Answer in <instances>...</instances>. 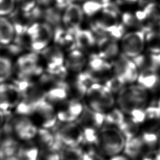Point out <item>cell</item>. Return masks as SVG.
I'll return each instance as SVG.
<instances>
[{
	"instance_id": "obj_1",
	"label": "cell",
	"mask_w": 160,
	"mask_h": 160,
	"mask_svg": "<svg viewBox=\"0 0 160 160\" xmlns=\"http://www.w3.org/2000/svg\"><path fill=\"white\" fill-rule=\"evenodd\" d=\"M151 102V92L137 82L126 85L116 95V106L126 115L145 109Z\"/></svg>"
},
{
	"instance_id": "obj_2",
	"label": "cell",
	"mask_w": 160,
	"mask_h": 160,
	"mask_svg": "<svg viewBox=\"0 0 160 160\" xmlns=\"http://www.w3.org/2000/svg\"><path fill=\"white\" fill-rule=\"evenodd\" d=\"M83 102L88 108L105 114L116 106V95L103 83L94 82L89 86Z\"/></svg>"
},
{
	"instance_id": "obj_3",
	"label": "cell",
	"mask_w": 160,
	"mask_h": 160,
	"mask_svg": "<svg viewBox=\"0 0 160 160\" xmlns=\"http://www.w3.org/2000/svg\"><path fill=\"white\" fill-rule=\"evenodd\" d=\"M126 139L120 130L114 126L104 125L99 131L96 146L107 159L123 152Z\"/></svg>"
},
{
	"instance_id": "obj_4",
	"label": "cell",
	"mask_w": 160,
	"mask_h": 160,
	"mask_svg": "<svg viewBox=\"0 0 160 160\" xmlns=\"http://www.w3.org/2000/svg\"><path fill=\"white\" fill-rule=\"evenodd\" d=\"M54 28L44 21H36L26 31L29 51L39 52L52 43Z\"/></svg>"
},
{
	"instance_id": "obj_5",
	"label": "cell",
	"mask_w": 160,
	"mask_h": 160,
	"mask_svg": "<svg viewBox=\"0 0 160 160\" xmlns=\"http://www.w3.org/2000/svg\"><path fill=\"white\" fill-rule=\"evenodd\" d=\"M7 123L11 133L21 142L34 140L39 128L30 116L14 113L8 115Z\"/></svg>"
},
{
	"instance_id": "obj_6",
	"label": "cell",
	"mask_w": 160,
	"mask_h": 160,
	"mask_svg": "<svg viewBox=\"0 0 160 160\" xmlns=\"http://www.w3.org/2000/svg\"><path fill=\"white\" fill-rule=\"evenodd\" d=\"M121 54L132 59L146 51L145 31L142 29L126 31L119 40Z\"/></svg>"
},
{
	"instance_id": "obj_7",
	"label": "cell",
	"mask_w": 160,
	"mask_h": 160,
	"mask_svg": "<svg viewBox=\"0 0 160 160\" xmlns=\"http://www.w3.org/2000/svg\"><path fill=\"white\" fill-rule=\"evenodd\" d=\"M52 130L62 146H79L83 142L82 129L77 122H59Z\"/></svg>"
},
{
	"instance_id": "obj_8",
	"label": "cell",
	"mask_w": 160,
	"mask_h": 160,
	"mask_svg": "<svg viewBox=\"0 0 160 160\" xmlns=\"http://www.w3.org/2000/svg\"><path fill=\"white\" fill-rule=\"evenodd\" d=\"M29 116L39 128L53 129L59 122L55 106L46 99L37 104Z\"/></svg>"
},
{
	"instance_id": "obj_9",
	"label": "cell",
	"mask_w": 160,
	"mask_h": 160,
	"mask_svg": "<svg viewBox=\"0 0 160 160\" xmlns=\"http://www.w3.org/2000/svg\"><path fill=\"white\" fill-rule=\"evenodd\" d=\"M85 70L93 83H104L113 74L111 62L101 57L96 52L88 56Z\"/></svg>"
},
{
	"instance_id": "obj_10",
	"label": "cell",
	"mask_w": 160,
	"mask_h": 160,
	"mask_svg": "<svg viewBox=\"0 0 160 160\" xmlns=\"http://www.w3.org/2000/svg\"><path fill=\"white\" fill-rule=\"evenodd\" d=\"M111 63L113 74L121 78L126 85L136 82L139 69L132 59L121 53Z\"/></svg>"
},
{
	"instance_id": "obj_11",
	"label": "cell",
	"mask_w": 160,
	"mask_h": 160,
	"mask_svg": "<svg viewBox=\"0 0 160 160\" xmlns=\"http://www.w3.org/2000/svg\"><path fill=\"white\" fill-rule=\"evenodd\" d=\"M22 98L21 91L12 82L0 83V109L8 114L14 111Z\"/></svg>"
},
{
	"instance_id": "obj_12",
	"label": "cell",
	"mask_w": 160,
	"mask_h": 160,
	"mask_svg": "<svg viewBox=\"0 0 160 160\" xmlns=\"http://www.w3.org/2000/svg\"><path fill=\"white\" fill-rule=\"evenodd\" d=\"M55 107L59 122H72L78 120L85 105L83 101L68 99Z\"/></svg>"
},
{
	"instance_id": "obj_13",
	"label": "cell",
	"mask_w": 160,
	"mask_h": 160,
	"mask_svg": "<svg viewBox=\"0 0 160 160\" xmlns=\"http://www.w3.org/2000/svg\"><path fill=\"white\" fill-rule=\"evenodd\" d=\"M137 12L145 32L160 28V1H149L142 8L137 9Z\"/></svg>"
},
{
	"instance_id": "obj_14",
	"label": "cell",
	"mask_w": 160,
	"mask_h": 160,
	"mask_svg": "<svg viewBox=\"0 0 160 160\" xmlns=\"http://www.w3.org/2000/svg\"><path fill=\"white\" fill-rule=\"evenodd\" d=\"M85 19L81 4L69 3L61 16V24L68 30L75 32L82 27Z\"/></svg>"
},
{
	"instance_id": "obj_15",
	"label": "cell",
	"mask_w": 160,
	"mask_h": 160,
	"mask_svg": "<svg viewBox=\"0 0 160 160\" xmlns=\"http://www.w3.org/2000/svg\"><path fill=\"white\" fill-rule=\"evenodd\" d=\"M46 71H54L64 66L66 52L51 43L39 52Z\"/></svg>"
},
{
	"instance_id": "obj_16",
	"label": "cell",
	"mask_w": 160,
	"mask_h": 160,
	"mask_svg": "<svg viewBox=\"0 0 160 160\" xmlns=\"http://www.w3.org/2000/svg\"><path fill=\"white\" fill-rule=\"evenodd\" d=\"M76 48L86 53L88 56L96 52L98 37L89 28L82 27L74 32Z\"/></svg>"
},
{
	"instance_id": "obj_17",
	"label": "cell",
	"mask_w": 160,
	"mask_h": 160,
	"mask_svg": "<svg viewBox=\"0 0 160 160\" xmlns=\"http://www.w3.org/2000/svg\"><path fill=\"white\" fill-rule=\"evenodd\" d=\"M96 53L112 62L121 53L119 41L108 36L98 37Z\"/></svg>"
},
{
	"instance_id": "obj_18",
	"label": "cell",
	"mask_w": 160,
	"mask_h": 160,
	"mask_svg": "<svg viewBox=\"0 0 160 160\" xmlns=\"http://www.w3.org/2000/svg\"><path fill=\"white\" fill-rule=\"evenodd\" d=\"M88 59L86 53L75 48L66 52L64 65L69 74H78L86 69Z\"/></svg>"
},
{
	"instance_id": "obj_19",
	"label": "cell",
	"mask_w": 160,
	"mask_h": 160,
	"mask_svg": "<svg viewBox=\"0 0 160 160\" xmlns=\"http://www.w3.org/2000/svg\"><path fill=\"white\" fill-rule=\"evenodd\" d=\"M34 141L41 151H59L62 146L57 139L54 131L49 129L38 128Z\"/></svg>"
},
{
	"instance_id": "obj_20",
	"label": "cell",
	"mask_w": 160,
	"mask_h": 160,
	"mask_svg": "<svg viewBox=\"0 0 160 160\" xmlns=\"http://www.w3.org/2000/svg\"><path fill=\"white\" fill-rule=\"evenodd\" d=\"M52 43L61 48L65 52L76 48L74 32L68 30L62 24L54 28Z\"/></svg>"
},
{
	"instance_id": "obj_21",
	"label": "cell",
	"mask_w": 160,
	"mask_h": 160,
	"mask_svg": "<svg viewBox=\"0 0 160 160\" xmlns=\"http://www.w3.org/2000/svg\"><path fill=\"white\" fill-rule=\"evenodd\" d=\"M21 142L11 133L10 129L0 142V160L18 158Z\"/></svg>"
},
{
	"instance_id": "obj_22",
	"label": "cell",
	"mask_w": 160,
	"mask_h": 160,
	"mask_svg": "<svg viewBox=\"0 0 160 160\" xmlns=\"http://www.w3.org/2000/svg\"><path fill=\"white\" fill-rule=\"evenodd\" d=\"M76 122L82 129L91 128L100 130L105 125V114L94 111L85 106L81 116Z\"/></svg>"
},
{
	"instance_id": "obj_23",
	"label": "cell",
	"mask_w": 160,
	"mask_h": 160,
	"mask_svg": "<svg viewBox=\"0 0 160 160\" xmlns=\"http://www.w3.org/2000/svg\"><path fill=\"white\" fill-rule=\"evenodd\" d=\"M136 82L151 92L159 89L160 71L154 68H147L139 71Z\"/></svg>"
},
{
	"instance_id": "obj_24",
	"label": "cell",
	"mask_w": 160,
	"mask_h": 160,
	"mask_svg": "<svg viewBox=\"0 0 160 160\" xmlns=\"http://www.w3.org/2000/svg\"><path fill=\"white\" fill-rule=\"evenodd\" d=\"M46 99L56 106L69 99L66 81H58L51 84L45 89Z\"/></svg>"
},
{
	"instance_id": "obj_25",
	"label": "cell",
	"mask_w": 160,
	"mask_h": 160,
	"mask_svg": "<svg viewBox=\"0 0 160 160\" xmlns=\"http://www.w3.org/2000/svg\"><path fill=\"white\" fill-rule=\"evenodd\" d=\"M144 120L141 125L142 131H156L160 130V108L151 102L145 110Z\"/></svg>"
},
{
	"instance_id": "obj_26",
	"label": "cell",
	"mask_w": 160,
	"mask_h": 160,
	"mask_svg": "<svg viewBox=\"0 0 160 160\" xmlns=\"http://www.w3.org/2000/svg\"><path fill=\"white\" fill-rule=\"evenodd\" d=\"M146 152L148 151L139 134L126 139L122 153L130 160H139Z\"/></svg>"
},
{
	"instance_id": "obj_27",
	"label": "cell",
	"mask_w": 160,
	"mask_h": 160,
	"mask_svg": "<svg viewBox=\"0 0 160 160\" xmlns=\"http://www.w3.org/2000/svg\"><path fill=\"white\" fill-rule=\"evenodd\" d=\"M16 36L14 25L9 16H0V46L11 44Z\"/></svg>"
},
{
	"instance_id": "obj_28",
	"label": "cell",
	"mask_w": 160,
	"mask_h": 160,
	"mask_svg": "<svg viewBox=\"0 0 160 160\" xmlns=\"http://www.w3.org/2000/svg\"><path fill=\"white\" fill-rule=\"evenodd\" d=\"M40 156V149L32 141L21 142L18 154L19 160H38Z\"/></svg>"
},
{
	"instance_id": "obj_29",
	"label": "cell",
	"mask_w": 160,
	"mask_h": 160,
	"mask_svg": "<svg viewBox=\"0 0 160 160\" xmlns=\"http://www.w3.org/2000/svg\"><path fill=\"white\" fill-rule=\"evenodd\" d=\"M146 51L151 54H160V28L145 32Z\"/></svg>"
},
{
	"instance_id": "obj_30",
	"label": "cell",
	"mask_w": 160,
	"mask_h": 160,
	"mask_svg": "<svg viewBox=\"0 0 160 160\" xmlns=\"http://www.w3.org/2000/svg\"><path fill=\"white\" fill-rule=\"evenodd\" d=\"M60 160H84L85 153L82 146H64L59 151Z\"/></svg>"
},
{
	"instance_id": "obj_31",
	"label": "cell",
	"mask_w": 160,
	"mask_h": 160,
	"mask_svg": "<svg viewBox=\"0 0 160 160\" xmlns=\"http://www.w3.org/2000/svg\"><path fill=\"white\" fill-rule=\"evenodd\" d=\"M120 21L126 30H143L142 24L137 16L136 11H125L121 12Z\"/></svg>"
},
{
	"instance_id": "obj_32",
	"label": "cell",
	"mask_w": 160,
	"mask_h": 160,
	"mask_svg": "<svg viewBox=\"0 0 160 160\" xmlns=\"http://www.w3.org/2000/svg\"><path fill=\"white\" fill-rule=\"evenodd\" d=\"M14 68V64L9 56L0 54V83L9 81L11 79Z\"/></svg>"
},
{
	"instance_id": "obj_33",
	"label": "cell",
	"mask_w": 160,
	"mask_h": 160,
	"mask_svg": "<svg viewBox=\"0 0 160 160\" xmlns=\"http://www.w3.org/2000/svg\"><path fill=\"white\" fill-rule=\"evenodd\" d=\"M118 128L120 130L126 139L139 135L142 131L141 126L133 121L127 116H126L124 121Z\"/></svg>"
},
{
	"instance_id": "obj_34",
	"label": "cell",
	"mask_w": 160,
	"mask_h": 160,
	"mask_svg": "<svg viewBox=\"0 0 160 160\" xmlns=\"http://www.w3.org/2000/svg\"><path fill=\"white\" fill-rule=\"evenodd\" d=\"M125 118L126 114L116 106L105 114V125L118 128Z\"/></svg>"
},
{
	"instance_id": "obj_35",
	"label": "cell",
	"mask_w": 160,
	"mask_h": 160,
	"mask_svg": "<svg viewBox=\"0 0 160 160\" xmlns=\"http://www.w3.org/2000/svg\"><path fill=\"white\" fill-rule=\"evenodd\" d=\"M103 4L95 0H87L81 4L85 18L92 19L96 17L101 11Z\"/></svg>"
},
{
	"instance_id": "obj_36",
	"label": "cell",
	"mask_w": 160,
	"mask_h": 160,
	"mask_svg": "<svg viewBox=\"0 0 160 160\" xmlns=\"http://www.w3.org/2000/svg\"><path fill=\"white\" fill-rule=\"evenodd\" d=\"M103 84L115 95H116L126 85L121 78L114 74H112Z\"/></svg>"
},
{
	"instance_id": "obj_37",
	"label": "cell",
	"mask_w": 160,
	"mask_h": 160,
	"mask_svg": "<svg viewBox=\"0 0 160 160\" xmlns=\"http://www.w3.org/2000/svg\"><path fill=\"white\" fill-rule=\"evenodd\" d=\"M16 9V0H0V16H9Z\"/></svg>"
},
{
	"instance_id": "obj_38",
	"label": "cell",
	"mask_w": 160,
	"mask_h": 160,
	"mask_svg": "<svg viewBox=\"0 0 160 160\" xmlns=\"http://www.w3.org/2000/svg\"><path fill=\"white\" fill-rule=\"evenodd\" d=\"M16 9L24 12H31L37 6V0H16Z\"/></svg>"
},
{
	"instance_id": "obj_39",
	"label": "cell",
	"mask_w": 160,
	"mask_h": 160,
	"mask_svg": "<svg viewBox=\"0 0 160 160\" xmlns=\"http://www.w3.org/2000/svg\"><path fill=\"white\" fill-rule=\"evenodd\" d=\"M114 1L121 8V6H133L141 2V0H114Z\"/></svg>"
},
{
	"instance_id": "obj_40",
	"label": "cell",
	"mask_w": 160,
	"mask_h": 160,
	"mask_svg": "<svg viewBox=\"0 0 160 160\" xmlns=\"http://www.w3.org/2000/svg\"><path fill=\"white\" fill-rule=\"evenodd\" d=\"M8 115L9 114H6V112L0 109V129H1L5 125L8 120Z\"/></svg>"
},
{
	"instance_id": "obj_41",
	"label": "cell",
	"mask_w": 160,
	"mask_h": 160,
	"mask_svg": "<svg viewBox=\"0 0 160 160\" xmlns=\"http://www.w3.org/2000/svg\"><path fill=\"white\" fill-rule=\"evenodd\" d=\"M108 160H130L124 154H120L111 158H109Z\"/></svg>"
},
{
	"instance_id": "obj_42",
	"label": "cell",
	"mask_w": 160,
	"mask_h": 160,
	"mask_svg": "<svg viewBox=\"0 0 160 160\" xmlns=\"http://www.w3.org/2000/svg\"><path fill=\"white\" fill-rule=\"evenodd\" d=\"M70 3H77L81 4L84 2H85L87 0H68Z\"/></svg>"
},
{
	"instance_id": "obj_43",
	"label": "cell",
	"mask_w": 160,
	"mask_h": 160,
	"mask_svg": "<svg viewBox=\"0 0 160 160\" xmlns=\"http://www.w3.org/2000/svg\"><path fill=\"white\" fill-rule=\"evenodd\" d=\"M95 1H98V2H100V3H101V4H106V3H109V2H112V1H113L114 0H95Z\"/></svg>"
},
{
	"instance_id": "obj_44",
	"label": "cell",
	"mask_w": 160,
	"mask_h": 160,
	"mask_svg": "<svg viewBox=\"0 0 160 160\" xmlns=\"http://www.w3.org/2000/svg\"><path fill=\"white\" fill-rule=\"evenodd\" d=\"M152 102L154 103L156 106H158L160 108V96L158 98V99H156V101H152Z\"/></svg>"
},
{
	"instance_id": "obj_45",
	"label": "cell",
	"mask_w": 160,
	"mask_h": 160,
	"mask_svg": "<svg viewBox=\"0 0 160 160\" xmlns=\"http://www.w3.org/2000/svg\"><path fill=\"white\" fill-rule=\"evenodd\" d=\"M158 150L160 151V140H159V146H158Z\"/></svg>"
},
{
	"instance_id": "obj_46",
	"label": "cell",
	"mask_w": 160,
	"mask_h": 160,
	"mask_svg": "<svg viewBox=\"0 0 160 160\" xmlns=\"http://www.w3.org/2000/svg\"><path fill=\"white\" fill-rule=\"evenodd\" d=\"M143 1V2H148V1H151V0H141V1Z\"/></svg>"
},
{
	"instance_id": "obj_47",
	"label": "cell",
	"mask_w": 160,
	"mask_h": 160,
	"mask_svg": "<svg viewBox=\"0 0 160 160\" xmlns=\"http://www.w3.org/2000/svg\"><path fill=\"white\" fill-rule=\"evenodd\" d=\"M8 160H19L18 158H13V159H8Z\"/></svg>"
}]
</instances>
